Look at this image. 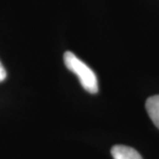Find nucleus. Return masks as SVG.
<instances>
[{"label":"nucleus","mask_w":159,"mask_h":159,"mask_svg":"<svg viewBox=\"0 0 159 159\" xmlns=\"http://www.w3.org/2000/svg\"><path fill=\"white\" fill-rule=\"evenodd\" d=\"M146 110L152 122L159 128V95L149 97L146 101Z\"/></svg>","instance_id":"3"},{"label":"nucleus","mask_w":159,"mask_h":159,"mask_svg":"<svg viewBox=\"0 0 159 159\" xmlns=\"http://www.w3.org/2000/svg\"><path fill=\"white\" fill-rule=\"evenodd\" d=\"M6 79V70L3 67L2 63L0 62V83L3 82Z\"/></svg>","instance_id":"4"},{"label":"nucleus","mask_w":159,"mask_h":159,"mask_svg":"<svg viewBox=\"0 0 159 159\" xmlns=\"http://www.w3.org/2000/svg\"><path fill=\"white\" fill-rule=\"evenodd\" d=\"M111 153H112L114 159H143L138 151L133 148L128 147V146H114L111 150Z\"/></svg>","instance_id":"2"},{"label":"nucleus","mask_w":159,"mask_h":159,"mask_svg":"<svg viewBox=\"0 0 159 159\" xmlns=\"http://www.w3.org/2000/svg\"><path fill=\"white\" fill-rule=\"evenodd\" d=\"M63 61L68 70L77 75L82 87L89 93L95 94L98 92V81L95 72L89 66L79 59L72 52L64 53Z\"/></svg>","instance_id":"1"}]
</instances>
